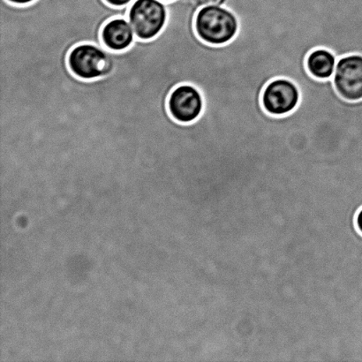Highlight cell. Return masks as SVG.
Segmentation results:
<instances>
[{
  "label": "cell",
  "mask_w": 362,
  "mask_h": 362,
  "mask_svg": "<svg viewBox=\"0 0 362 362\" xmlns=\"http://www.w3.org/2000/svg\"><path fill=\"white\" fill-rule=\"evenodd\" d=\"M204 98L198 88L192 84H180L171 92L168 98V111L180 123L189 124L204 112Z\"/></svg>",
  "instance_id": "obj_6"
},
{
  "label": "cell",
  "mask_w": 362,
  "mask_h": 362,
  "mask_svg": "<svg viewBox=\"0 0 362 362\" xmlns=\"http://www.w3.org/2000/svg\"><path fill=\"white\" fill-rule=\"evenodd\" d=\"M195 31L206 44L225 45L232 42L239 32L236 14L223 6H206L198 10L194 21Z\"/></svg>",
  "instance_id": "obj_1"
},
{
  "label": "cell",
  "mask_w": 362,
  "mask_h": 362,
  "mask_svg": "<svg viewBox=\"0 0 362 362\" xmlns=\"http://www.w3.org/2000/svg\"><path fill=\"white\" fill-rule=\"evenodd\" d=\"M67 62L71 72L81 80L99 79L108 76L112 69L107 49L91 42L76 45L69 52Z\"/></svg>",
  "instance_id": "obj_3"
},
{
  "label": "cell",
  "mask_w": 362,
  "mask_h": 362,
  "mask_svg": "<svg viewBox=\"0 0 362 362\" xmlns=\"http://www.w3.org/2000/svg\"><path fill=\"white\" fill-rule=\"evenodd\" d=\"M134 34L141 40H151L164 30L168 10L161 0H134L127 13Z\"/></svg>",
  "instance_id": "obj_2"
},
{
  "label": "cell",
  "mask_w": 362,
  "mask_h": 362,
  "mask_svg": "<svg viewBox=\"0 0 362 362\" xmlns=\"http://www.w3.org/2000/svg\"><path fill=\"white\" fill-rule=\"evenodd\" d=\"M298 85L288 78H276L266 85L262 93V105L272 116H286L296 111L300 102Z\"/></svg>",
  "instance_id": "obj_4"
},
{
  "label": "cell",
  "mask_w": 362,
  "mask_h": 362,
  "mask_svg": "<svg viewBox=\"0 0 362 362\" xmlns=\"http://www.w3.org/2000/svg\"><path fill=\"white\" fill-rule=\"evenodd\" d=\"M105 1L109 4L110 6L115 7H123L131 6L134 0H105Z\"/></svg>",
  "instance_id": "obj_10"
},
{
  "label": "cell",
  "mask_w": 362,
  "mask_h": 362,
  "mask_svg": "<svg viewBox=\"0 0 362 362\" xmlns=\"http://www.w3.org/2000/svg\"><path fill=\"white\" fill-rule=\"evenodd\" d=\"M161 1L168 3V2H172V1H173V0H161Z\"/></svg>",
  "instance_id": "obj_13"
},
{
  "label": "cell",
  "mask_w": 362,
  "mask_h": 362,
  "mask_svg": "<svg viewBox=\"0 0 362 362\" xmlns=\"http://www.w3.org/2000/svg\"><path fill=\"white\" fill-rule=\"evenodd\" d=\"M199 6L201 7L206 6H225L226 0H197Z\"/></svg>",
  "instance_id": "obj_9"
},
{
  "label": "cell",
  "mask_w": 362,
  "mask_h": 362,
  "mask_svg": "<svg viewBox=\"0 0 362 362\" xmlns=\"http://www.w3.org/2000/svg\"><path fill=\"white\" fill-rule=\"evenodd\" d=\"M337 62L338 58L331 49L317 48L308 55L306 66L312 77L325 81L332 79L335 72Z\"/></svg>",
  "instance_id": "obj_8"
},
{
  "label": "cell",
  "mask_w": 362,
  "mask_h": 362,
  "mask_svg": "<svg viewBox=\"0 0 362 362\" xmlns=\"http://www.w3.org/2000/svg\"><path fill=\"white\" fill-rule=\"evenodd\" d=\"M101 39L106 49L119 52L126 51L133 45L136 34L127 18L118 17L105 24Z\"/></svg>",
  "instance_id": "obj_7"
},
{
  "label": "cell",
  "mask_w": 362,
  "mask_h": 362,
  "mask_svg": "<svg viewBox=\"0 0 362 362\" xmlns=\"http://www.w3.org/2000/svg\"><path fill=\"white\" fill-rule=\"evenodd\" d=\"M356 226L359 232L362 234V208L360 209V211L358 212L356 216Z\"/></svg>",
  "instance_id": "obj_12"
},
{
  "label": "cell",
  "mask_w": 362,
  "mask_h": 362,
  "mask_svg": "<svg viewBox=\"0 0 362 362\" xmlns=\"http://www.w3.org/2000/svg\"><path fill=\"white\" fill-rule=\"evenodd\" d=\"M6 1L16 6H27L37 1V0H6Z\"/></svg>",
  "instance_id": "obj_11"
},
{
  "label": "cell",
  "mask_w": 362,
  "mask_h": 362,
  "mask_svg": "<svg viewBox=\"0 0 362 362\" xmlns=\"http://www.w3.org/2000/svg\"><path fill=\"white\" fill-rule=\"evenodd\" d=\"M332 79L340 97L350 102L362 100V55L339 58Z\"/></svg>",
  "instance_id": "obj_5"
}]
</instances>
